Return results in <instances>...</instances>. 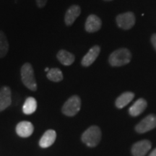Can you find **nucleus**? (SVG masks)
<instances>
[{
	"label": "nucleus",
	"mask_w": 156,
	"mask_h": 156,
	"mask_svg": "<svg viewBox=\"0 0 156 156\" xmlns=\"http://www.w3.org/2000/svg\"><path fill=\"white\" fill-rule=\"evenodd\" d=\"M132 54L127 48H119L114 51L108 58L109 63L113 67L126 65L131 61Z\"/></svg>",
	"instance_id": "f257e3e1"
},
{
	"label": "nucleus",
	"mask_w": 156,
	"mask_h": 156,
	"mask_svg": "<svg viewBox=\"0 0 156 156\" xmlns=\"http://www.w3.org/2000/svg\"><path fill=\"white\" fill-rule=\"evenodd\" d=\"M21 80L27 88L32 91L37 90V83L35 79L34 68L30 63H25L20 69Z\"/></svg>",
	"instance_id": "f03ea898"
},
{
	"label": "nucleus",
	"mask_w": 156,
	"mask_h": 156,
	"mask_svg": "<svg viewBox=\"0 0 156 156\" xmlns=\"http://www.w3.org/2000/svg\"><path fill=\"white\" fill-rule=\"evenodd\" d=\"M101 139V129L97 126H91L85 130L81 136L83 143L90 147H94L99 144Z\"/></svg>",
	"instance_id": "7ed1b4c3"
},
{
	"label": "nucleus",
	"mask_w": 156,
	"mask_h": 156,
	"mask_svg": "<svg viewBox=\"0 0 156 156\" xmlns=\"http://www.w3.org/2000/svg\"><path fill=\"white\" fill-rule=\"evenodd\" d=\"M81 108V100L78 95L70 97L64 103L62 108V112L67 116H74L80 112Z\"/></svg>",
	"instance_id": "20e7f679"
},
{
	"label": "nucleus",
	"mask_w": 156,
	"mask_h": 156,
	"mask_svg": "<svg viewBox=\"0 0 156 156\" xmlns=\"http://www.w3.org/2000/svg\"><path fill=\"white\" fill-rule=\"evenodd\" d=\"M156 127V116L154 114L148 115L141 122L136 124L135 130L138 133L142 134L147 132Z\"/></svg>",
	"instance_id": "39448f33"
},
{
	"label": "nucleus",
	"mask_w": 156,
	"mask_h": 156,
	"mask_svg": "<svg viewBox=\"0 0 156 156\" xmlns=\"http://www.w3.org/2000/svg\"><path fill=\"white\" fill-rule=\"evenodd\" d=\"M116 23L120 28L129 30L135 24V16L132 12L122 13L116 17Z\"/></svg>",
	"instance_id": "423d86ee"
},
{
	"label": "nucleus",
	"mask_w": 156,
	"mask_h": 156,
	"mask_svg": "<svg viewBox=\"0 0 156 156\" xmlns=\"http://www.w3.org/2000/svg\"><path fill=\"white\" fill-rule=\"evenodd\" d=\"M151 142L147 140H144L134 143L132 147L133 156H145L151 151Z\"/></svg>",
	"instance_id": "0eeeda50"
},
{
	"label": "nucleus",
	"mask_w": 156,
	"mask_h": 156,
	"mask_svg": "<svg viewBox=\"0 0 156 156\" xmlns=\"http://www.w3.org/2000/svg\"><path fill=\"white\" fill-rule=\"evenodd\" d=\"M16 133L20 137L26 138L32 135L34 131V126L33 124L28 121H23L19 122L16 126Z\"/></svg>",
	"instance_id": "6e6552de"
},
{
	"label": "nucleus",
	"mask_w": 156,
	"mask_h": 156,
	"mask_svg": "<svg viewBox=\"0 0 156 156\" xmlns=\"http://www.w3.org/2000/svg\"><path fill=\"white\" fill-rule=\"evenodd\" d=\"M11 103V90L8 86H4L0 89V112L8 108Z\"/></svg>",
	"instance_id": "1a4fd4ad"
},
{
	"label": "nucleus",
	"mask_w": 156,
	"mask_h": 156,
	"mask_svg": "<svg viewBox=\"0 0 156 156\" xmlns=\"http://www.w3.org/2000/svg\"><path fill=\"white\" fill-rule=\"evenodd\" d=\"M102 25V22L98 17L95 15H90L87 17L85 22V30L88 33H95L99 30Z\"/></svg>",
	"instance_id": "9d476101"
},
{
	"label": "nucleus",
	"mask_w": 156,
	"mask_h": 156,
	"mask_svg": "<svg viewBox=\"0 0 156 156\" xmlns=\"http://www.w3.org/2000/svg\"><path fill=\"white\" fill-rule=\"evenodd\" d=\"M101 48L99 46H94L89 51L85 54V56L82 59L81 64L83 67H89L95 61L99 54H100Z\"/></svg>",
	"instance_id": "9b49d317"
},
{
	"label": "nucleus",
	"mask_w": 156,
	"mask_h": 156,
	"mask_svg": "<svg viewBox=\"0 0 156 156\" xmlns=\"http://www.w3.org/2000/svg\"><path fill=\"white\" fill-rule=\"evenodd\" d=\"M81 13V8L78 5H73L67 9L64 16V22L67 26H70L75 23L76 19Z\"/></svg>",
	"instance_id": "f8f14e48"
},
{
	"label": "nucleus",
	"mask_w": 156,
	"mask_h": 156,
	"mask_svg": "<svg viewBox=\"0 0 156 156\" xmlns=\"http://www.w3.org/2000/svg\"><path fill=\"white\" fill-rule=\"evenodd\" d=\"M56 133L53 129H48L44 132L39 141V145L42 148H47L51 146L55 142Z\"/></svg>",
	"instance_id": "ddd939ff"
},
{
	"label": "nucleus",
	"mask_w": 156,
	"mask_h": 156,
	"mask_svg": "<svg viewBox=\"0 0 156 156\" xmlns=\"http://www.w3.org/2000/svg\"><path fill=\"white\" fill-rule=\"evenodd\" d=\"M147 101L143 98H139L129 109V113L132 116H137L141 114L147 107Z\"/></svg>",
	"instance_id": "4468645a"
},
{
	"label": "nucleus",
	"mask_w": 156,
	"mask_h": 156,
	"mask_svg": "<svg viewBox=\"0 0 156 156\" xmlns=\"http://www.w3.org/2000/svg\"><path fill=\"white\" fill-rule=\"evenodd\" d=\"M58 60L60 63L65 66H69L73 64L75 62V56L70 52L66 50H60L56 55Z\"/></svg>",
	"instance_id": "2eb2a0df"
},
{
	"label": "nucleus",
	"mask_w": 156,
	"mask_h": 156,
	"mask_svg": "<svg viewBox=\"0 0 156 156\" xmlns=\"http://www.w3.org/2000/svg\"><path fill=\"white\" fill-rule=\"evenodd\" d=\"M134 94L132 92H125L119 95L116 100V106L118 108H123L133 100Z\"/></svg>",
	"instance_id": "dca6fc26"
},
{
	"label": "nucleus",
	"mask_w": 156,
	"mask_h": 156,
	"mask_svg": "<svg viewBox=\"0 0 156 156\" xmlns=\"http://www.w3.org/2000/svg\"><path fill=\"white\" fill-rule=\"evenodd\" d=\"M37 101L34 97H28L25 100L23 106V112L25 114L30 115L36 111Z\"/></svg>",
	"instance_id": "f3484780"
},
{
	"label": "nucleus",
	"mask_w": 156,
	"mask_h": 156,
	"mask_svg": "<svg viewBox=\"0 0 156 156\" xmlns=\"http://www.w3.org/2000/svg\"><path fill=\"white\" fill-rule=\"evenodd\" d=\"M46 77L49 80L55 83L61 82L63 80V74L58 68H52L48 70Z\"/></svg>",
	"instance_id": "a211bd4d"
},
{
	"label": "nucleus",
	"mask_w": 156,
	"mask_h": 156,
	"mask_svg": "<svg viewBox=\"0 0 156 156\" xmlns=\"http://www.w3.org/2000/svg\"><path fill=\"white\" fill-rule=\"evenodd\" d=\"M9 51V43L5 33L0 31V58H3L7 55Z\"/></svg>",
	"instance_id": "6ab92c4d"
},
{
	"label": "nucleus",
	"mask_w": 156,
	"mask_h": 156,
	"mask_svg": "<svg viewBox=\"0 0 156 156\" xmlns=\"http://www.w3.org/2000/svg\"><path fill=\"white\" fill-rule=\"evenodd\" d=\"M37 6L39 8H42V7H45V5L47 3V0H36Z\"/></svg>",
	"instance_id": "aec40b11"
},
{
	"label": "nucleus",
	"mask_w": 156,
	"mask_h": 156,
	"mask_svg": "<svg viewBox=\"0 0 156 156\" xmlns=\"http://www.w3.org/2000/svg\"><path fill=\"white\" fill-rule=\"evenodd\" d=\"M151 43L153 44V47L156 50V34H153L151 37Z\"/></svg>",
	"instance_id": "412c9836"
},
{
	"label": "nucleus",
	"mask_w": 156,
	"mask_h": 156,
	"mask_svg": "<svg viewBox=\"0 0 156 156\" xmlns=\"http://www.w3.org/2000/svg\"><path fill=\"white\" fill-rule=\"evenodd\" d=\"M149 156H156V148L155 149H154L153 151L151 152V154H150Z\"/></svg>",
	"instance_id": "4be33fe9"
},
{
	"label": "nucleus",
	"mask_w": 156,
	"mask_h": 156,
	"mask_svg": "<svg viewBox=\"0 0 156 156\" xmlns=\"http://www.w3.org/2000/svg\"><path fill=\"white\" fill-rule=\"evenodd\" d=\"M48 70H49V69H48V68H46V69H45V71H46V72H47V73H48Z\"/></svg>",
	"instance_id": "5701e85b"
},
{
	"label": "nucleus",
	"mask_w": 156,
	"mask_h": 156,
	"mask_svg": "<svg viewBox=\"0 0 156 156\" xmlns=\"http://www.w3.org/2000/svg\"><path fill=\"white\" fill-rule=\"evenodd\" d=\"M104 1H112V0H104Z\"/></svg>",
	"instance_id": "b1692460"
}]
</instances>
